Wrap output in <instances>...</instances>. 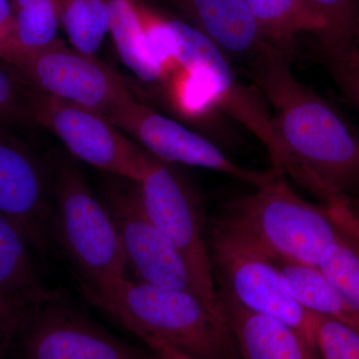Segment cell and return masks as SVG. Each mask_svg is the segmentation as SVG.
<instances>
[{"mask_svg": "<svg viewBox=\"0 0 359 359\" xmlns=\"http://www.w3.org/2000/svg\"><path fill=\"white\" fill-rule=\"evenodd\" d=\"M60 23L75 50L95 56L109 32L104 0H59Z\"/></svg>", "mask_w": 359, "mask_h": 359, "instance_id": "obj_19", "label": "cell"}, {"mask_svg": "<svg viewBox=\"0 0 359 359\" xmlns=\"http://www.w3.org/2000/svg\"><path fill=\"white\" fill-rule=\"evenodd\" d=\"M79 285L94 306L141 340H159L201 359H241L223 318L194 292L128 276Z\"/></svg>", "mask_w": 359, "mask_h": 359, "instance_id": "obj_3", "label": "cell"}, {"mask_svg": "<svg viewBox=\"0 0 359 359\" xmlns=\"http://www.w3.org/2000/svg\"><path fill=\"white\" fill-rule=\"evenodd\" d=\"M142 341L150 348L154 359H201L180 351L159 340L146 339Z\"/></svg>", "mask_w": 359, "mask_h": 359, "instance_id": "obj_28", "label": "cell"}, {"mask_svg": "<svg viewBox=\"0 0 359 359\" xmlns=\"http://www.w3.org/2000/svg\"><path fill=\"white\" fill-rule=\"evenodd\" d=\"M103 202L117 228L134 280L200 297L183 257L146 211L139 183L125 180V184H110Z\"/></svg>", "mask_w": 359, "mask_h": 359, "instance_id": "obj_9", "label": "cell"}, {"mask_svg": "<svg viewBox=\"0 0 359 359\" xmlns=\"http://www.w3.org/2000/svg\"><path fill=\"white\" fill-rule=\"evenodd\" d=\"M271 257L285 287L299 306L309 313L339 320L359 332V318L318 266L285 257Z\"/></svg>", "mask_w": 359, "mask_h": 359, "instance_id": "obj_17", "label": "cell"}, {"mask_svg": "<svg viewBox=\"0 0 359 359\" xmlns=\"http://www.w3.org/2000/svg\"><path fill=\"white\" fill-rule=\"evenodd\" d=\"M228 56L254 61L264 41L245 0H165Z\"/></svg>", "mask_w": 359, "mask_h": 359, "instance_id": "obj_14", "label": "cell"}, {"mask_svg": "<svg viewBox=\"0 0 359 359\" xmlns=\"http://www.w3.org/2000/svg\"><path fill=\"white\" fill-rule=\"evenodd\" d=\"M290 58L269 46L252 62L280 144L271 169L290 177L320 204L353 211L351 199L359 195V135L332 104L297 79Z\"/></svg>", "mask_w": 359, "mask_h": 359, "instance_id": "obj_1", "label": "cell"}, {"mask_svg": "<svg viewBox=\"0 0 359 359\" xmlns=\"http://www.w3.org/2000/svg\"><path fill=\"white\" fill-rule=\"evenodd\" d=\"M217 299L241 359H321L318 347L287 323L252 313L221 290Z\"/></svg>", "mask_w": 359, "mask_h": 359, "instance_id": "obj_13", "label": "cell"}, {"mask_svg": "<svg viewBox=\"0 0 359 359\" xmlns=\"http://www.w3.org/2000/svg\"><path fill=\"white\" fill-rule=\"evenodd\" d=\"M25 316L13 302L0 294V355L9 340L20 332Z\"/></svg>", "mask_w": 359, "mask_h": 359, "instance_id": "obj_27", "label": "cell"}, {"mask_svg": "<svg viewBox=\"0 0 359 359\" xmlns=\"http://www.w3.org/2000/svg\"><path fill=\"white\" fill-rule=\"evenodd\" d=\"M217 219L271 256L318 268L332 245H359V219L353 210L302 199L280 175L231 201Z\"/></svg>", "mask_w": 359, "mask_h": 359, "instance_id": "obj_2", "label": "cell"}, {"mask_svg": "<svg viewBox=\"0 0 359 359\" xmlns=\"http://www.w3.org/2000/svg\"><path fill=\"white\" fill-rule=\"evenodd\" d=\"M318 269L359 318V245H332L323 255Z\"/></svg>", "mask_w": 359, "mask_h": 359, "instance_id": "obj_22", "label": "cell"}, {"mask_svg": "<svg viewBox=\"0 0 359 359\" xmlns=\"http://www.w3.org/2000/svg\"><path fill=\"white\" fill-rule=\"evenodd\" d=\"M15 69L37 91L96 111L110 121L136 99L117 73L60 39L27 54Z\"/></svg>", "mask_w": 359, "mask_h": 359, "instance_id": "obj_8", "label": "cell"}, {"mask_svg": "<svg viewBox=\"0 0 359 359\" xmlns=\"http://www.w3.org/2000/svg\"><path fill=\"white\" fill-rule=\"evenodd\" d=\"M320 55L342 94L359 110V49Z\"/></svg>", "mask_w": 359, "mask_h": 359, "instance_id": "obj_25", "label": "cell"}, {"mask_svg": "<svg viewBox=\"0 0 359 359\" xmlns=\"http://www.w3.org/2000/svg\"><path fill=\"white\" fill-rule=\"evenodd\" d=\"M264 41L290 54L302 35L318 43L327 35V25L306 0H245Z\"/></svg>", "mask_w": 359, "mask_h": 359, "instance_id": "obj_16", "label": "cell"}, {"mask_svg": "<svg viewBox=\"0 0 359 359\" xmlns=\"http://www.w3.org/2000/svg\"><path fill=\"white\" fill-rule=\"evenodd\" d=\"M18 334L22 359H154L111 334L59 294L28 311Z\"/></svg>", "mask_w": 359, "mask_h": 359, "instance_id": "obj_10", "label": "cell"}, {"mask_svg": "<svg viewBox=\"0 0 359 359\" xmlns=\"http://www.w3.org/2000/svg\"><path fill=\"white\" fill-rule=\"evenodd\" d=\"M0 359H1V358H0Z\"/></svg>", "mask_w": 359, "mask_h": 359, "instance_id": "obj_30", "label": "cell"}, {"mask_svg": "<svg viewBox=\"0 0 359 359\" xmlns=\"http://www.w3.org/2000/svg\"><path fill=\"white\" fill-rule=\"evenodd\" d=\"M34 88L13 66L0 61V126L32 121Z\"/></svg>", "mask_w": 359, "mask_h": 359, "instance_id": "obj_23", "label": "cell"}, {"mask_svg": "<svg viewBox=\"0 0 359 359\" xmlns=\"http://www.w3.org/2000/svg\"><path fill=\"white\" fill-rule=\"evenodd\" d=\"M327 25L318 43L323 53H344L359 49V0H306Z\"/></svg>", "mask_w": 359, "mask_h": 359, "instance_id": "obj_21", "label": "cell"}, {"mask_svg": "<svg viewBox=\"0 0 359 359\" xmlns=\"http://www.w3.org/2000/svg\"><path fill=\"white\" fill-rule=\"evenodd\" d=\"M170 165L153 156L145 178L139 183L142 201L149 216L183 257L201 299L221 316L199 200Z\"/></svg>", "mask_w": 359, "mask_h": 359, "instance_id": "obj_7", "label": "cell"}, {"mask_svg": "<svg viewBox=\"0 0 359 359\" xmlns=\"http://www.w3.org/2000/svg\"><path fill=\"white\" fill-rule=\"evenodd\" d=\"M0 215L18 226L33 252L46 256L54 242L53 172L1 129Z\"/></svg>", "mask_w": 359, "mask_h": 359, "instance_id": "obj_11", "label": "cell"}, {"mask_svg": "<svg viewBox=\"0 0 359 359\" xmlns=\"http://www.w3.org/2000/svg\"><path fill=\"white\" fill-rule=\"evenodd\" d=\"M316 346L321 359H359V332L346 323L313 313Z\"/></svg>", "mask_w": 359, "mask_h": 359, "instance_id": "obj_24", "label": "cell"}, {"mask_svg": "<svg viewBox=\"0 0 359 359\" xmlns=\"http://www.w3.org/2000/svg\"><path fill=\"white\" fill-rule=\"evenodd\" d=\"M30 119L55 134L77 159L118 178L140 183L150 168L153 156L96 111L34 89Z\"/></svg>", "mask_w": 359, "mask_h": 359, "instance_id": "obj_6", "label": "cell"}, {"mask_svg": "<svg viewBox=\"0 0 359 359\" xmlns=\"http://www.w3.org/2000/svg\"><path fill=\"white\" fill-rule=\"evenodd\" d=\"M207 245L216 290L252 313L287 323L316 346L313 313L290 294L266 250L217 219Z\"/></svg>", "mask_w": 359, "mask_h": 359, "instance_id": "obj_5", "label": "cell"}, {"mask_svg": "<svg viewBox=\"0 0 359 359\" xmlns=\"http://www.w3.org/2000/svg\"><path fill=\"white\" fill-rule=\"evenodd\" d=\"M22 58V52L16 39L11 1L0 0V61L16 68Z\"/></svg>", "mask_w": 359, "mask_h": 359, "instance_id": "obj_26", "label": "cell"}, {"mask_svg": "<svg viewBox=\"0 0 359 359\" xmlns=\"http://www.w3.org/2000/svg\"><path fill=\"white\" fill-rule=\"evenodd\" d=\"M112 122L135 137L151 155L168 164L205 168L229 175L255 188L278 176L271 169L259 171L240 166L212 142L136 99L125 106Z\"/></svg>", "mask_w": 359, "mask_h": 359, "instance_id": "obj_12", "label": "cell"}, {"mask_svg": "<svg viewBox=\"0 0 359 359\" xmlns=\"http://www.w3.org/2000/svg\"><path fill=\"white\" fill-rule=\"evenodd\" d=\"M11 4L23 58L57 41L59 0H13Z\"/></svg>", "mask_w": 359, "mask_h": 359, "instance_id": "obj_20", "label": "cell"}, {"mask_svg": "<svg viewBox=\"0 0 359 359\" xmlns=\"http://www.w3.org/2000/svg\"><path fill=\"white\" fill-rule=\"evenodd\" d=\"M8 1H11H11H13V0H8Z\"/></svg>", "mask_w": 359, "mask_h": 359, "instance_id": "obj_29", "label": "cell"}, {"mask_svg": "<svg viewBox=\"0 0 359 359\" xmlns=\"http://www.w3.org/2000/svg\"><path fill=\"white\" fill-rule=\"evenodd\" d=\"M22 231L0 215V294L26 314L58 292L45 287Z\"/></svg>", "mask_w": 359, "mask_h": 359, "instance_id": "obj_15", "label": "cell"}, {"mask_svg": "<svg viewBox=\"0 0 359 359\" xmlns=\"http://www.w3.org/2000/svg\"><path fill=\"white\" fill-rule=\"evenodd\" d=\"M109 16V32L122 62L146 83L162 84V74L144 41L133 0H104Z\"/></svg>", "mask_w": 359, "mask_h": 359, "instance_id": "obj_18", "label": "cell"}, {"mask_svg": "<svg viewBox=\"0 0 359 359\" xmlns=\"http://www.w3.org/2000/svg\"><path fill=\"white\" fill-rule=\"evenodd\" d=\"M53 235L76 268L79 283L127 276L128 264L109 210L66 160L53 171Z\"/></svg>", "mask_w": 359, "mask_h": 359, "instance_id": "obj_4", "label": "cell"}]
</instances>
